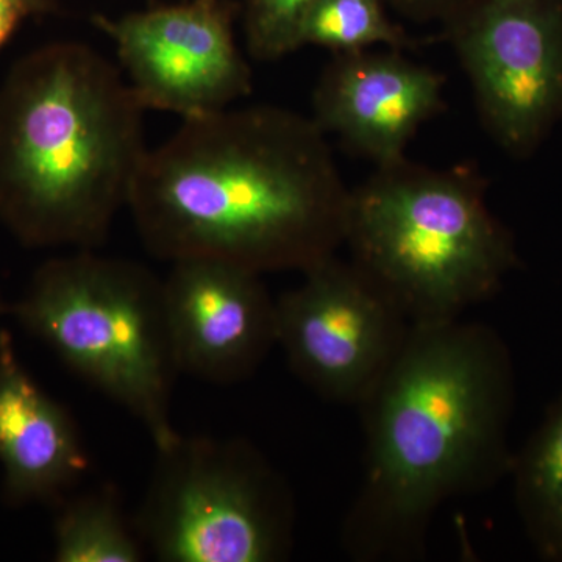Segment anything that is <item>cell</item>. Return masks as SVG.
<instances>
[{"label":"cell","instance_id":"6da1fadb","mask_svg":"<svg viewBox=\"0 0 562 562\" xmlns=\"http://www.w3.org/2000/svg\"><path fill=\"white\" fill-rule=\"evenodd\" d=\"M350 192L312 116L231 106L149 149L127 209L157 260L302 273L342 249Z\"/></svg>","mask_w":562,"mask_h":562},{"label":"cell","instance_id":"7a4b0ae2","mask_svg":"<svg viewBox=\"0 0 562 562\" xmlns=\"http://www.w3.org/2000/svg\"><path fill=\"white\" fill-rule=\"evenodd\" d=\"M514 401L516 372L501 333L462 317L412 324L390 371L358 406L364 461L341 530L351 560L424 557L447 502L509 475Z\"/></svg>","mask_w":562,"mask_h":562},{"label":"cell","instance_id":"3957f363","mask_svg":"<svg viewBox=\"0 0 562 562\" xmlns=\"http://www.w3.org/2000/svg\"><path fill=\"white\" fill-rule=\"evenodd\" d=\"M144 113L87 44L20 58L0 83V224L33 249L98 250L149 151Z\"/></svg>","mask_w":562,"mask_h":562},{"label":"cell","instance_id":"277c9868","mask_svg":"<svg viewBox=\"0 0 562 562\" xmlns=\"http://www.w3.org/2000/svg\"><path fill=\"white\" fill-rule=\"evenodd\" d=\"M472 168L402 158L350 192L344 247L412 324L460 319L490 301L519 262Z\"/></svg>","mask_w":562,"mask_h":562},{"label":"cell","instance_id":"5b68a950","mask_svg":"<svg viewBox=\"0 0 562 562\" xmlns=\"http://www.w3.org/2000/svg\"><path fill=\"white\" fill-rule=\"evenodd\" d=\"M11 316L74 375L125 409L155 449L171 442L180 375L165 288L139 262L72 250L41 265Z\"/></svg>","mask_w":562,"mask_h":562},{"label":"cell","instance_id":"8992f818","mask_svg":"<svg viewBox=\"0 0 562 562\" xmlns=\"http://www.w3.org/2000/svg\"><path fill=\"white\" fill-rule=\"evenodd\" d=\"M295 502L257 447L176 436L157 447L136 528L162 562H279L294 549Z\"/></svg>","mask_w":562,"mask_h":562},{"label":"cell","instance_id":"52a82bcc","mask_svg":"<svg viewBox=\"0 0 562 562\" xmlns=\"http://www.w3.org/2000/svg\"><path fill=\"white\" fill-rule=\"evenodd\" d=\"M441 24L484 128L527 160L562 120V0H461Z\"/></svg>","mask_w":562,"mask_h":562},{"label":"cell","instance_id":"ba28073f","mask_svg":"<svg viewBox=\"0 0 562 562\" xmlns=\"http://www.w3.org/2000/svg\"><path fill=\"white\" fill-rule=\"evenodd\" d=\"M302 276L277 299V347L305 386L358 408L401 353L412 322L368 273L338 254Z\"/></svg>","mask_w":562,"mask_h":562},{"label":"cell","instance_id":"9c48e42d","mask_svg":"<svg viewBox=\"0 0 562 562\" xmlns=\"http://www.w3.org/2000/svg\"><path fill=\"white\" fill-rule=\"evenodd\" d=\"M239 9L231 0H187L132 11L95 14L120 69L144 110L183 120L227 110L251 91V69L235 36Z\"/></svg>","mask_w":562,"mask_h":562},{"label":"cell","instance_id":"30bf717a","mask_svg":"<svg viewBox=\"0 0 562 562\" xmlns=\"http://www.w3.org/2000/svg\"><path fill=\"white\" fill-rule=\"evenodd\" d=\"M162 280L180 373L216 386L249 380L277 347V299L261 273L228 262H172Z\"/></svg>","mask_w":562,"mask_h":562},{"label":"cell","instance_id":"8fae6325","mask_svg":"<svg viewBox=\"0 0 562 562\" xmlns=\"http://www.w3.org/2000/svg\"><path fill=\"white\" fill-rule=\"evenodd\" d=\"M443 106V77L402 50L335 54L313 91V121L375 166L406 157L425 122Z\"/></svg>","mask_w":562,"mask_h":562},{"label":"cell","instance_id":"7c38bea8","mask_svg":"<svg viewBox=\"0 0 562 562\" xmlns=\"http://www.w3.org/2000/svg\"><path fill=\"white\" fill-rule=\"evenodd\" d=\"M0 469L11 506L55 505L90 473L76 420L25 369L13 336L0 328Z\"/></svg>","mask_w":562,"mask_h":562},{"label":"cell","instance_id":"4fadbf2b","mask_svg":"<svg viewBox=\"0 0 562 562\" xmlns=\"http://www.w3.org/2000/svg\"><path fill=\"white\" fill-rule=\"evenodd\" d=\"M514 501L539 560L562 562V392L513 458Z\"/></svg>","mask_w":562,"mask_h":562},{"label":"cell","instance_id":"5bb4252c","mask_svg":"<svg viewBox=\"0 0 562 562\" xmlns=\"http://www.w3.org/2000/svg\"><path fill=\"white\" fill-rule=\"evenodd\" d=\"M147 549L111 484L69 494L57 505L54 550L57 562H140Z\"/></svg>","mask_w":562,"mask_h":562},{"label":"cell","instance_id":"9a60e30c","mask_svg":"<svg viewBox=\"0 0 562 562\" xmlns=\"http://www.w3.org/2000/svg\"><path fill=\"white\" fill-rule=\"evenodd\" d=\"M302 47L335 54L366 49L403 50L413 41L387 14L386 0H317L301 29Z\"/></svg>","mask_w":562,"mask_h":562},{"label":"cell","instance_id":"2e32d148","mask_svg":"<svg viewBox=\"0 0 562 562\" xmlns=\"http://www.w3.org/2000/svg\"><path fill=\"white\" fill-rule=\"evenodd\" d=\"M317 0H244V43L254 60L276 61L301 49V29Z\"/></svg>","mask_w":562,"mask_h":562},{"label":"cell","instance_id":"e0dca14e","mask_svg":"<svg viewBox=\"0 0 562 562\" xmlns=\"http://www.w3.org/2000/svg\"><path fill=\"white\" fill-rule=\"evenodd\" d=\"M60 10L58 0H0V50L25 22Z\"/></svg>","mask_w":562,"mask_h":562},{"label":"cell","instance_id":"ac0fdd59","mask_svg":"<svg viewBox=\"0 0 562 562\" xmlns=\"http://www.w3.org/2000/svg\"><path fill=\"white\" fill-rule=\"evenodd\" d=\"M461 0H386L387 7L416 22H442Z\"/></svg>","mask_w":562,"mask_h":562},{"label":"cell","instance_id":"d6986e66","mask_svg":"<svg viewBox=\"0 0 562 562\" xmlns=\"http://www.w3.org/2000/svg\"><path fill=\"white\" fill-rule=\"evenodd\" d=\"M7 313H9V306L3 302L2 294H0V319H2V316H5Z\"/></svg>","mask_w":562,"mask_h":562}]
</instances>
